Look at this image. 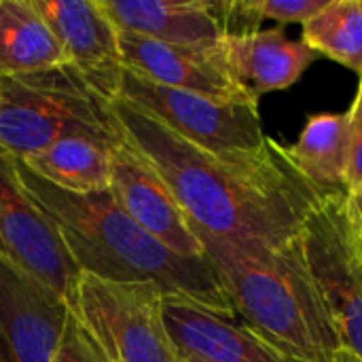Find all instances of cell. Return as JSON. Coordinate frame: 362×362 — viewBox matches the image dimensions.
<instances>
[{
    "label": "cell",
    "instance_id": "obj_13",
    "mask_svg": "<svg viewBox=\"0 0 362 362\" xmlns=\"http://www.w3.org/2000/svg\"><path fill=\"white\" fill-rule=\"evenodd\" d=\"M163 322L185 358L202 362H295L240 320L218 316L189 299L163 297Z\"/></svg>",
    "mask_w": 362,
    "mask_h": 362
},
{
    "label": "cell",
    "instance_id": "obj_6",
    "mask_svg": "<svg viewBox=\"0 0 362 362\" xmlns=\"http://www.w3.org/2000/svg\"><path fill=\"white\" fill-rule=\"evenodd\" d=\"M346 195L318 199L301 225L299 248L346 352L362 362V231Z\"/></svg>",
    "mask_w": 362,
    "mask_h": 362
},
{
    "label": "cell",
    "instance_id": "obj_12",
    "mask_svg": "<svg viewBox=\"0 0 362 362\" xmlns=\"http://www.w3.org/2000/svg\"><path fill=\"white\" fill-rule=\"evenodd\" d=\"M119 49L125 70L155 85L223 102L259 104L231 78L218 45L214 49H193L119 32Z\"/></svg>",
    "mask_w": 362,
    "mask_h": 362
},
{
    "label": "cell",
    "instance_id": "obj_3",
    "mask_svg": "<svg viewBox=\"0 0 362 362\" xmlns=\"http://www.w3.org/2000/svg\"><path fill=\"white\" fill-rule=\"evenodd\" d=\"M191 229L242 325L295 362H339L346 348L303 261L299 238L286 248H269Z\"/></svg>",
    "mask_w": 362,
    "mask_h": 362
},
{
    "label": "cell",
    "instance_id": "obj_9",
    "mask_svg": "<svg viewBox=\"0 0 362 362\" xmlns=\"http://www.w3.org/2000/svg\"><path fill=\"white\" fill-rule=\"evenodd\" d=\"M68 305L0 255V362H55Z\"/></svg>",
    "mask_w": 362,
    "mask_h": 362
},
{
    "label": "cell",
    "instance_id": "obj_7",
    "mask_svg": "<svg viewBox=\"0 0 362 362\" xmlns=\"http://www.w3.org/2000/svg\"><path fill=\"white\" fill-rule=\"evenodd\" d=\"M119 98L144 110L182 140L221 159L257 153L269 140L263 132L259 104L252 102H223L161 87L127 70Z\"/></svg>",
    "mask_w": 362,
    "mask_h": 362
},
{
    "label": "cell",
    "instance_id": "obj_24",
    "mask_svg": "<svg viewBox=\"0 0 362 362\" xmlns=\"http://www.w3.org/2000/svg\"><path fill=\"white\" fill-rule=\"evenodd\" d=\"M361 83H362V81H361Z\"/></svg>",
    "mask_w": 362,
    "mask_h": 362
},
{
    "label": "cell",
    "instance_id": "obj_14",
    "mask_svg": "<svg viewBox=\"0 0 362 362\" xmlns=\"http://www.w3.org/2000/svg\"><path fill=\"white\" fill-rule=\"evenodd\" d=\"M218 53L231 78L255 102L295 85L318 57L303 40L286 38L282 28L223 36Z\"/></svg>",
    "mask_w": 362,
    "mask_h": 362
},
{
    "label": "cell",
    "instance_id": "obj_5",
    "mask_svg": "<svg viewBox=\"0 0 362 362\" xmlns=\"http://www.w3.org/2000/svg\"><path fill=\"white\" fill-rule=\"evenodd\" d=\"M68 310L104 362H180L163 322V293L153 282L78 276Z\"/></svg>",
    "mask_w": 362,
    "mask_h": 362
},
{
    "label": "cell",
    "instance_id": "obj_25",
    "mask_svg": "<svg viewBox=\"0 0 362 362\" xmlns=\"http://www.w3.org/2000/svg\"><path fill=\"white\" fill-rule=\"evenodd\" d=\"M361 231H362V229H361Z\"/></svg>",
    "mask_w": 362,
    "mask_h": 362
},
{
    "label": "cell",
    "instance_id": "obj_22",
    "mask_svg": "<svg viewBox=\"0 0 362 362\" xmlns=\"http://www.w3.org/2000/svg\"><path fill=\"white\" fill-rule=\"evenodd\" d=\"M346 199H348V208H350V214H352L354 223L358 225V229H362V185L358 189L350 191L346 195Z\"/></svg>",
    "mask_w": 362,
    "mask_h": 362
},
{
    "label": "cell",
    "instance_id": "obj_20",
    "mask_svg": "<svg viewBox=\"0 0 362 362\" xmlns=\"http://www.w3.org/2000/svg\"><path fill=\"white\" fill-rule=\"evenodd\" d=\"M55 362H104L102 354L89 339L83 325L74 318V314H68L66 327L62 331V339L55 352Z\"/></svg>",
    "mask_w": 362,
    "mask_h": 362
},
{
    "label": "cell",
    "instance_id": "obj_16",
    "mask_svg": "<svg viewBox=\"0 0 362 362\" xmlns=\"http://www.w3.org/2000/svg\"><path fill=\"white\" fill-rule=\"evenodd\" d=\"M115 146L117 144H106L89 136H66L19 161L59 191L91 195L110 189Z\"/></svg>",
    "mask_w": 362,
    "mask_h": 362
},
{
    "label": "cell",
    "instance_id": "obj_23",
    "mask_svg": "<svg viewBox=\"0 0 362 362\" xmlns=\"http://www.w3.org/2000/svg\"><path fill=\"white\" fill-rule=\"evenodd\" d=\"M339 362H361V361H358V358H354L350 352H344V356L339 358Z\"/></svg>",
    "mask_w": 362,
    "mask_h": 362
},
{
    "label": "cell",
    "instance_id": "obj_15",
    "mask_svg": "<svg viewBox=\"0 0 362 362\" xmlns=\"http://www.w3.org/2000/svg\"><path fill=\"white\" fill-rule=\"evenodd\" d=\"M119 32L168 45L214 49L225 32L214 2L206 0H98Z\"/></svg>",
    "mask_w": 362,
    "mask_h": 362
},
{
    "label": "cell",
    "instance_id": "obj_17",
    "mask_svg": "<svg viewBox=\"0 0 362 362\" xmlns=\"http://www.w3.org/2000/svg\"><path fill=\"white\" fill-rule=\"evenodd\" d=\"M68 66L64 49L32 0H0V76Z\"/></svg>",
    "mask_w": 362,
    "mask_h": 362
},
{
    "label": "cell",
    "instance_id": "obj_19",
    "mask_svg": "<svg viewBox=\"0 0 362 362\" xmlns=\"http://www.w3.org/2000/svg\"><path fill=\"white\" fill-rule=\"evenodd\" d=\"M303 42L362 74V0H329L303 23Z\"/></svg>",
    "mask_w": 362,
    "mask_h": 362
},
{
    "label": "cell",
    "instance_id": "obj_11",
    "mask_svg": "<svg viewBox=\"0 0 362 362\" xmlns=\"http://www.w3.org/2000/svg\"><path fill=\"white\" fill-rule=\"evenodd\" d=\"M108 191L119 208L161 244L187 257H204V246L176 197L123 134L121 142L112 148Z\"/></svg>",
    "mask_w": 362,
    "mask_h": 362
},
{
    "label": "cell",
    "instance_id": "obj_8",
    "mask_svg": "<svg viewBox=\"0 0 362 362\" xmlns=\"http://www.w3.org/2000/svg\"><path fill=\"white\" fill-rule=\"evenodd\" d=\"M0 255L66 305L72 303L81 274L53 223L25 191L17 157L4 148H0Z\"/></svg>",
    "mask_w": 362,
    "mask_h": 362
},
{
    "label": "cell",
    "instance_id": "obj_18",
    "mask_svg": "<svg viewBox=\"0 0 362 362\" xmlns=\"http://www.w3.org/2000/svg\"><path fill=\"white\" fill-rule=\"evenodd\" d=\"M301 176L320 193H348V117L339 112L312 115L293 146H286Z\"/></svg>",
    "mask_w": 362,
    "mask_h": 362
},
{
    "label": "cell",
    "instance_id": "obj_4",
    "mask_svg": "<svg viewBox=\"0 0 362 362\" xmlns=\"http://www.w3.org/2000/svg\"><path fill=\"white\" fill-rule=\"evenodd\" d=\"M66 136L119 144L121 129L110 102L70 66L0 76V148L25 159Z\"/></svg>",
    "mask_w": 362,
    "mask_h": 362
},
{
    "label": "cell",
    "instance_id": "obj_1",
    "mask_svg": "<svg viewBox=\"0 0 362 362\" xmlns=\"http://www.w3.org/2000/svg\"><path fill=\"white\" fill-rule=\"evenodd\" d=\"M110 110L123 138L157 170L191 227L204 233L286 248L322 197L274 138L257 153L221 159L121 98Z\"/></svg>",
    "mask_w": 362,
    "mask_h": 362
},
{
    "label": "cell",
    "instance_id": "obj_21",
    "mask_svg": "<svg viewBox=\"0 0 362 362\" xmlns=\"http://www.w3.org/2000/svg\"><path fill=\"white\" fill-rule=\"evenodd\" d=\"M348 117V168H346V182L348 193L362 185V83L354 95V102Z\"/></svg>",
    "mask_w": 362,
    "mask_h": 362
},
{
    "label": "cell",
    "instance_id": "obj_2",
    "mask_svg": "<svg viewBox=\"0 0 362 362\" xmlns=\"http://www.w3.org/2000/svg\"><path fill=\"white\" fill-rule=\"evenodd\" d=\"M17 174L57 229L78 274L108 282H153L163 297H182L238 320L235 308L206 255L174 252L132 221L110 191L91 195L59 191L32 174L19 159Z\"/></svg>",
    "mask_w": 362,
    "mask_h": 362
},
{
    "label": "cell",
    "instance_id": "obj_10",
    "mask_svg": "<svg viewBox=\"0 0 362 362\" xmlns=\"http://www.w3.org/2000/svg\"><path fill=\"white\" fill-rule=\"evenodd\" d=\"M55 32L68 66L106 102L119 100L125 74L119 30L98 0H32Z\"/></svg>",
    "mask_w": 362,
    "mask_h": 362
}]
</instances>
